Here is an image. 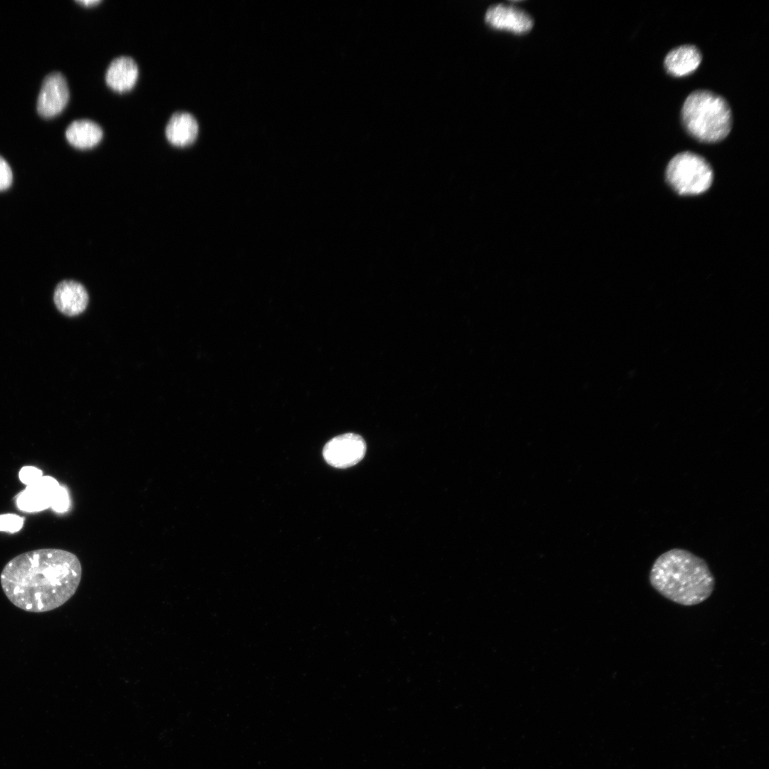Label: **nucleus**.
Segmentation results:
<instances>
[{
	"instance_id": "nucleus-8",
	"label": "nucleus",
	"mask_w": 769,
	"mask_h": 769,
	"mask_svg": "<svg viewBox=\"0 0 769 769\" xmlns=\"http://www.w3.org/2000/svg\"><path fill=\"white\" fill-rule=\"evenodd\" d=\"M485 21L492 28L516 33H526L533 26L532 18L523 10L503 4L489 7L485 14Z\"/></svg>"
},
{
	"instance_id": "nucleus-7",
	"label": "nucleus",
	"mask_w": 769,
	"mask_h": 769,
	"mask_svg": "<svg viewBox=\"0 0 769 769\" xmlns=\"http://www.w3.org/2000/svg\"><path fill=\"white\" fill-rule=\"evenodd\" d=\"M60 486L53 477L43 476L16 496L17 508L21 511L35 513L51 507Z\"/></svg>"
},
{
	"instance_id": "nucleus-17",
	"label": "nucleus",
	"mask_w": 769,
	"mask_h": 769,
	"mask_svg": "<svg viewBox=\"0 0 769 769\" xmlns=\"http://www.w3.org/2000/svg\"><path fill=\"white\" fill-rule=\"evenodd\" d=\"M13 174L8 162L0 156V191L7 189L12 183Z\"/></svg>"
},
{
	"instance_id": "nucleus-6",
	"label": "nucleus",
	"mask_w": 769,
	"mask_h": 769,
	"mask_svg": "<svg viewBox=\"0 0 769 769\" xmlns=\"http://www.w3.org/2000/svg\"><path fill=\"white\" fill-rule=\"evenodd\" d=\"M68 99L69 90L66 78L61 73H51L42 83L37 100V110L44 117H53L64 109Z\"/></svg>"
},
{
	"instance_id": "nucleus-15",
	"label": "nucleus",
	"mask_w": 769,
	"mask_h": 769,
	"mask_svg": "<svg viewBox=\"0 0 769 769\" xmlns=\"http://www.w3.org/2000/svg\"><path fill=\"white\" fill-rule=\"evenodd\" d=\"M69 506L68 492L64 486H60L51 508L57 513H64L68 510Z\"/></svg>"
},
{
	"instance_id": "nucleus-3",
	"label": "nucleus",
	"mask_w": 769,
	"mask_h": 769,
	"mask_svg": "<svg viewBox=\"0 0 769 769\" xmlns=\"http://www.w3.org/2000/svg\"><path fill=\"white\" fill-rule=\"evenodd\" d=\"M681 117L686 131L704 142L722 140L732 127V113L727 101L706 90H696L688 95Z\"/></svg>"
},
{
	"instance_id": "nucleus-11",
	"label": "nucleus",
	"mask_w": 769,
	"mask_h": 769,
	"mask_svg": "<svg viewBox=\"0 0 769 769\" xmlns=\"http://www.w3.org/2000/svg\"><path fill=\"white\" fill-rule=\"evenodd\" d=\"M198 131V123L192 115L187 112H177L167 124L165 135L172 145L184 147L195 141Z\"/></svg>"
},
{
	"instance_id": "nucleus-5",
	"label": "nucleus",
	"mask_w": 769,
	"mask_h": 769,
	"mask_svg": "<svg viewBox=\"0 0 769 769\" xmlns=\"http://www.w3.org/2000/svg\"><path fill=\"white\" fill-rule=\"evenodd\" d=\"M366 443L355 433H345L328 441L323 449L325 461L330 466L346 469L355 466L365 456Z\"/></svg>"
},
{
	"instance_id": "nucleus-13",
	"label": "nucleus",
	"mask_w": 769,
	"mask_h": 769,
	"mask_svg": "<svg viewBox=\"0 0 769 769\" xmlns=\"http://www.w3.org/2000/svg\"><path fill=\"white\" fill-rule=\"evenodd\" d=\"M103 132L96 122L90 120H78L70 123L66 131L68 142L78 149H89L96 146L102 140Z\"/></svg>"
},
{
	"instance_id": "nucleus-2",
	"label": "nucleus",
	"mask_w": 769,
	"mask_h": 769,
	"mask_svg": "<svg viewBox=\"0 0 769 769\" xmlns=\"http://www.w3.org/2000/svg\"><path fill=\"white\" fill-rule=\"evenodd\" d=\"M649 580L659 594L683 606L706 601L715 587V578L707 563L691 551L677 548L657 557Z\"/></svg>"
},
{
	"instance_id": "nucleus-18",
	"label": "nucleus",
	"mask_w": 769,
	"mask_h": 769,
	"mask_svg": "<svg viewBox=\"0 0 769 769\" xmlns=\"http://www.w3.org/2000/svg\"><path fill=\"white\" fill-rule=\"evenodd\" d=\"M101 1H102L101 0H79V1H76L77 3H78L80 4H82L83 6H95V5L98 4H100Z\"/></svg>"
},
{
	"instance_id": "nucleus-12",
	"label": "nucleus",
	"mask_w": 769,
	"mask_h": 769,
	"mask_svg": "<svg viewBox=\"0 0 769 769\" xmlns=\"http://www.w3.org/2000/svg\"><path fill=\"white\" fill-rule=\"evenodd\" d=\"M701 54L694 45H682L671 50L664 61V68L671 75L681 77L693 73L700 65Z\"/></svg>"
},
{
	"instance_id": "nucleus-16",
	"label": "nucleus",
	"mask_w": 769,
	"mask_h": 769,
	"mask_svg": "<svg viewBox=\"0 0 769 769\" xmlns=\"http://www.w3.org/2000/svg\"><path fill=\"white\" fill-rule=\"evenodd\" d=\"M42 476V471L35 466H23L19 473L20 481L26 486L36 482Z\"/></svg>"
},
{
	"instance_id": "nucleus-9",
	"label": "nucleus",
	"mask_w": 769,
	"mask_h": 769,
	"mask_svg": "<svg viewBox=\"0 0 769 769\" xmlns=\"http://www.w3.org/2000/svg\"><path fill=\"white\" fill-rule=\"evenodd\" d=\"M53 300L58 310L68 316L83 313L88 303V295L84 286L70 280L59 283L54 291Z\"/></svg>"
},
{
	"instance_id": "nucleus-14",
	"label": "nucleus",
	"mask_w": 769,
	"mask_h": 769,
	"mask_svg": "<svg viewBox=\"0 0 769 769\" xmlns=\"http://www.w3.org/2000/svg\"><path fill=\"white\" fill-rule=\"evenodd\" d=\"M24 522V518L16 514L6 513L0 515V531L11 533L19 531Z\"/></svg>"
},
{
	"instance_id": "nucleus-4",
	"label": "nucleus",
	"mask_w": 769,
	"mask_h": 769,
	"mask_svg": "<svg viewBox=\"0 0 769 769\" xmlns=\"http://www.w3.org/2000/svg\"><path fill=\"white\" fill-rule=\"evenodd\" d=\"M666 177L679 194L694 195L706 192L711 185L713 171L701 156L691 152L675 155L669 162Z\"/></svg>"
},
{
	"instance_id": "nucleus-1",
	"label": "nucleus",
	"mask_w": 769,
	"mask_h": 769,
	"mask_svg": "<svg viewBox=\"0 0 769 769\" xmlns=\"http://www.w3.org/2000/svg\"><path fill=\"white\" fill-rule=\"evenodd\" d=\"M82 567L67 550L43 548L21 553L4 567L0 582L4 595L16 607L41 613L65 604L76 592Z\"/></svg>"
},
{
	"instance_id": "nucleus-10",
	"label": "nucleus",
	"mask_w": 769,
	"mask_h": 769,
	"mask_svg": "<svg viewBox=\"0 0 769 769\" xmlns=\"http://www.w3.org/2000/svg\"><path fill=\"white\" fill-rule=\"evenodd\" d=\"M138 77V67L135 61L128 56L115 58L110 63L105 73V82L113 90L123 93L130 90Z\"/></svg>"
}]
</instances>
